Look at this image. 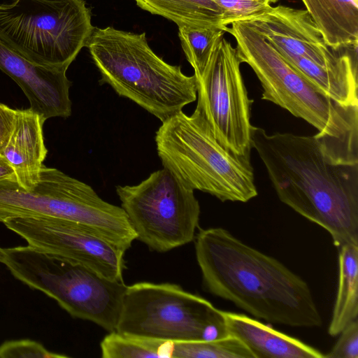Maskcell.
I'll list each match as a JSON object with an SVG mask.
<instances>
[{"label":"cell","mask_w":358,"mask_h":358,"mask_svg":"<svg viewBox=\"0 0 358 358\" xmlns=\"http://www.w3.org/2000/svg\"><path fill=\"white\" fill-rule=\"evenodd\" d=\"M222 13V22L228 27L234 22L241 21L260 13L270 6V0H213Z\"/></svg>","instance_id":"cell-22"},{"label":"cell","mask_w":358,"mask_h":358,"mask_svg":"<svg viewBox=\"0 0 358 358\" xmlns=\"http://www.w3.org/2000/svg\"><path fill=\"white\" fill-rule=\"evenodd\" d=\"M229 335L240 340L254 358H322L317 350L247 315L223 311Z\"/></svg>","instance_id":"cell-15"},{"label":"cell","mask_w":358,"mask_h":358,"mask_svg":"<svg viewBox=\"0 0 358 358\" xmlns=\"http://www.w3.org/2000/svg\"><path fill=\"white\" fill-rule=\"evenodd\" d=\"M142 9L182 25L219 27L225 31L222 13L213 0H134Z\"/></svg>","instance_id":"cell-18"},{"label":"cell","mask_w":358,"mask_h":358,"mask_svg":"<svg viewBox=\"0 0 358 358\" xmlns=\"http://www.w3.org/2000/svg\"><path fill=\"white\" fill-rule=\"evenodd\" d=\"M4 257V250L3 248H0V262L2 263V261Z\"/></svg>","instance_id":"cell-27"},{"label":"cell","mask_w":358,"mask_h":358,"mask_svg":"<svg viewBox=\"0 0 358 358\" xmlns=\"http://www.w3.org/2000/svg\"><path fill=\"white\" fill-rule=\"evenodd\" d=\"M241 22L259 33L282 56L302 57L328 67L338 62L345 52L334 51L326 44L306 10L270 6Z\"/></svg>","instance_id":"cell-13"},{"label":"cell","mask_w":358,"mask_h":358,"mask_svg":"<svg viewBox=\"0 0 358 358\" xmlns=\"http://www.w3.org/2000/svg\"><path fill=\"white\" fill-rule=\"evenodd\" d=\"M252 147L283 203L327 230L338 249L358 244V163L337 161L315 135L252 126Z\"/></svg>","instance_id":"cell-1"},{"label":"cell","mask_w":358,"mask_h":358,"mask_svg":"<svg viewBox=\"0 0 358 358\" xmlns=\"http://www.w3.org/2000/svg\"><path fill=\"white\" fill-rule=\"evenodd\" d=\"M155 142L163 167L189 188L222 201L245 203L258 194L250 161L224 148L196 110L162 122Z\"/></svg>","instance_id":"cell-5"},{"label":"cell","mask_w":358,"mask_h":358,"mask_svg":"<svg viewBox=\"0 0 358 358\" xmlns=\"http://www.w3.org/2000/svg\"><path fill=\"white\" fill-rule=\"evenodd\" d=\"M17 110L0 103V154L10 135Z\"/></svg>","instance_id":"cell-25"},{"label":"cell","mask_w":358,"mask_h":358,"mask_svg":"<svg viewBox=\"0 0 358 358\" xmlns=\"http://www.w3.org/2000/svg\"><path fill=\"white\" fill-rule=\"evenodd\" d=\"M17 357L66 358L69 356L50 352L41 343L30 339L8 341L0 345V358Z\"/></svg>","instance_id":"cell-23"},{"label":"cell","mask_w":358,"mask_h":358,"mask_svg":"<svg viewBox=\"0 0 358 358\" xmlns=\"http://www.w3.org/2000/svg\"><path fill=\"white\" fill-rule=\"evenodd\" d=\"M86 47L101 81L157 117L162 122L194 101L195 75L166 63L150 48L145 33L94 27Z\"/></svg>","instance_id":"cell-4"},{"label":"cell","mask_w":358,"mask_h":358,"mask_svg":"<svg viewBox=\"0 0 358 358\" xmlns=\"http://www.w3.org/2000/svg\"><path fill=\"white\" fill-rule=\"evenodd\" d=\"M338 287L328 333L338 335L358 315V244L338 249Z\"/></svg>","instance_id":"cell-17"},{"label":"cell","mask_w":358,"mask_h":358,"mask_svg":"<svg viewBox=\"0 0 358 358\" xmlns=\"http://www.w3.org/2000/svg\"><path fill=\"white\" fill-rule=\"evenodd\" d=\"M226 31L219 27H178V36L186 58L199 78Z\"/></svg>","instance_id":"cell-20"},{"label":"cell","mask_w":358,"mask_h":358,"mask_svg":"<svg viewBox=\"0 0 358 358\" xmlns=\"http://www.w3.org/2000/svg\"><path fill=\"white\" fill-rule=\"evenodd\" d=\"M116 331L171 343L214 341L229 335L223 311L172 283L126 287Z\"/></svg>","instance_id":"cell-9"},{"label":"cell","mask_w":358,"mask_h":358,"mask_svg":"<svg viewBox=\"0 0 358 358\" xmlns=\"http://www.w3.org/2000/svg\"><path fill=\"white\" fill-rule=\"evenodd\" d=\"M45 121L30 108L17 110L10 135L1 153L13 168L17 184L27 190L38 183L46 157Z\"/></svg>","instance_id":"cell-14"},{"label":"cell","mask_w":358,"mask_h":358,"mask_svg":"<svg viewBox=\"0 0 358 358\" xmlns=\"http://www.w3.org/2000/svg\"><path fill=\"white\" fill-rule=\"evenodd\" d=\"M236 47L223 36L199 78H196L199 112L217 141L234 155L250 161L253 102L241 72Z\"/></svg>","instance_id":"cell-11"},{"label":"cell","mask_w":358,"mask_h":358,"mask_svg":"<svg viewBox=\"0 0 358 358\" xmlns=\"http://www.w3.org/2000/svg\"><path fill=\"white\" fill-rule=\"evenodd\" d=\"M226 32L236 41L242 63L258 78L262 99L314 127L315 136L336 160L358 163V106H343L291 66L259 33L241 21Z\"/></svg>","instance_id":"cell-3"},{"label":"cell","mask_w":358,"mask_h":358,"mask_svg":"<svg viewBox=\"0 0 358 358\" xmlns=\"http://www.w3.org/2000/svg\"><path fill=\"white\" fill-rule=\"evenodd\" d=\"M34 217L76 222L124 251L136 239L122 207L102 199L89 185L43 164L30 190L15 178L0 180V222Z\"/></svg>","instance_id":"cell-6"},{"label":"cell","mask_w":358,"mask_h":358,"mask_svg":"<svg viewBox=\"0 0 358 358\" xmlns=\"http://www.w3.org/2000/svg\"><path fill=\"white\" fill-rule=\"evenodd\" d=\"M103 358H171L173 343L110 331L100 344Z\"/></svg>","instance_id":"cell-19"},{"label":"cell","mask_w":358,"mask_h":358,"mask_svg":"<svg viewBox=\"0 0 358 358\" xmlns=\"http://www.w3.org/2000/svg\"><path fill=\"white\" fill-rule=\"evenodd\" d=\"M11 178H15L14 171L5 157L0 154V180Z\"/></svg>","instance_id":"cell-26"},{"label":"cell","mask_w":358,"mask_h":358,"mask_svg":"<svg viewBox=\"0 0 358 358\" xmlns=\"http://www.w3.org/2000/svg\"><path fill=\"white\" fill-rule=\"evenodd\" d=\"M11 274L55 300L72 317L115 330L127 285L73 261L29 245L3 248Z\"/></svg>","instance_id":"cell-7"},{"label":"cell","mask_w":358,"mask_h":358,"mask_svg":"<svg viewBox=\"0 0 358 358\" xmlns=\"http://www.w3.org/2000/svg\"><path fill=\"white\" fill-rule=\"evenodd\" d=\"M194 192L165 168L136 185L116 187L136 238L159 252L194 240L201 212Z\"/></svg>","instance_id":"cell-10"},{"label":"cell","mask_w":358,"mask_h":358,"mask_svg":"<svg viewBox=\"0 0 358 358\" xmlns=\"http://www.w3.org/2000/svg\"><path fill=\"white\" fill-rule=\"evenodd\" d=\"M4 225L28 245L73 261L100 275L123 280L125 251L76 222L54 217H15Z\"/></svg>","instance_id":"cell-12"},{"label":"cell","mask_w":358,"mask_h":358,"mask_svg":"<svg viewBox=\"0 0 358 358\" xmlns=\"http://www.w3.org/2000/svg\"><path fill=\"white\" fill-rule=\"evenodd\" d=\"M94 29L85 0L0 4V41L36 66L67 70Z\"/></svg>","instance_id":"cell-8"},{"label":"cell","mask_w":358,"mask_h":358,"mask_svg":"<svg viewBox=\"0 0 358 358\" xmlns=\"http://www.w3.org/2000/svg\"><path fill=\"white\" fill-rule=\"evenodd\" d=\"M339 334L337 342L324 357L358 358L357 319L350 322Z\"/></svg>","instance_id":"cell-24"},{"label":"cell","mask_w":358,"mask_h":358,"mask_svg":"<svg viewBox=\"0 0 358 358\" xmlns=\"http://www.w3.org/2000/svg\"><path fill=\"white\" fill-rule=\"evenodd\" d=\"M171 358H254L236 337L196 342L173 343Z\"/></svg>","instance_id":"cell-21"},{"label":"cell","mask_w":358,"mask_h":358,"mask_svg":"<svg viewBox=\"0 0 358 358\" xmlns=\"http://www.w3.org/2000/svg\"><path fill=\"white\" fill-rule=\"evenodd\" d=\"M195 253L203 283L211 294L268 322L294 327L322 324L306 281L225 229L200 230Z\"/></svg>","instance_id":"cell-2"},{"label":"cell","mask_w":358,"mask_h":358,"mask_svg":"<svg viewBox=\"0 0 358 358\" xmlns=\"http://www.w3.org/2000/svg\"><path fill=\"white\" fill-rule=\"evenodd\" d=\"M278 0H270L271 3H276Z\"/></svg>","instance_id":"cell-28"},{"label":"cell","mask_w":358,"mask_h":358,"mask_svg":"<svg viewBox=\"0 0 358 358\" xmlns=\"http://www.w3.org/2000/svg\"><path fill=\"white\" fill-rule=\"evenodd\" d=\"M326 44L357 51L358 0H301Z\"/></svg>","instance_id":"cell-16"}]
</instances>
